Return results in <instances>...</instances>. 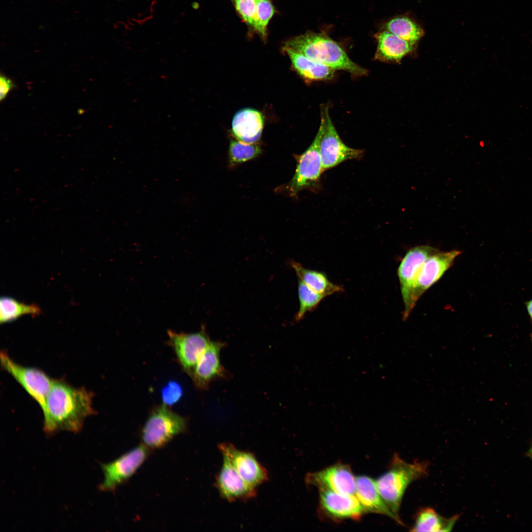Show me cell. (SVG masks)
<instances>
[{
    "label": "cell",
    "instance_id": "obj_1",
    "mask_svg": "<svg viewBox=\"0 0 532 532\" xmlns=\"http://www.w3.org/2000/svg\"><path fill=\"white\" fill-rule=\"evenodd\" d=\"M93 397L84 387L76 388L63 380L54 379L42 410L45 433L79 432L86 418L95 413Z\"/></svg>",
    "mask_w": 532,
    "mask_h": 532
},
{
    "label": "cell",
    "instance_id": "obj_2",
    "mask_svg": "<svg viewBox=\"0 0 532 532\" xmlns=\"http://www.w3.org/2000/svg\"><path fill=\"white\" fill-rule=\"evenodd\" d=\"M283 48H290L333 70H343L356 76L367 70L353 62L344 49L327 35L311 32L287 40Z\"/></svg>",
    "mask_w": 532,
    "mask_h": 532
},
{
    "label": "cell",
    "instance_id": "obj_3",
    "mask_svg": "<svg viewBox=\"0 0 532 532\" xmlns=\"http://www.w3.org/2000/svg\"><path fill=\"white\" fill-rule=\"evenodd\" d=\"M429 464L426 461L409 463L398 454L392 458L388 469L375 480L377 488L382 499L398 517L404 494L413 481L426 477Z\"/></svg>",
    "mask_w": 532,
    "mask_h": 532
},
{
    "label": "cell",
    "instance_id": "obj_4",
    "mask_svg": "<svg viewBox=\"0 0 532 532\" xmlns=\"http://www.w3.org/2000/svg\"><path fill=\"white\" fill-rule=\"evenodd\" d=\"M188 420L164 404L150 411L139 432L141 444L151 452L165 447L174 437L188 431Z\"/></svg>",
    "mask_w": 532,
    "mask_h": 532
},
{
    "label": "cell",
    "instance_id": "obj_5",
    "mask_svg": "<svg viewBox=\"0 0 532 532\" xmlns=\"http://www.w3.org/2000/svg\"><path fill=\"white\" fill-rule=\"evenodd\" d=\"M324 119L321 114L318 132L309 147L301 154L295 155L296 168L293 178L282 189L292 197H297L301 191L306 189L316 193L321 189V176L324 172L319 151L323 133Z\"/></svg>",
    "mask_w": 532,
    "mask_h": 532
},
{
    "label": "cell",
    "instance_id": "obj_6",
    "mask_svg": "<svg viewBox=\"0 0 532 532\" xmlns=\"http://www.w3.org/2000/svg\"><path fill=\"white\" fill-rule=\"evenodd\" d=\"M151 451L141 443L129 450L114 461L101 464L104 475L99 485L101 492H114L125 484L147 460Z\"/></svg>",
    "mask_w": 532,
    "mask_h": 532
},
{
    "label": "cell",
    "instance_id": "obj_7",
    "mask_svg": "<svg viewBox=\"0 0 532 532\" xmlns=\"http://www.w3.org/2000/svg\"><path fill=\"white\" fill-rule=\"evenodd\" d=\"M438 251L429 245H419L410 249L398 268L400 292L404 306L403 319H406L414 308V292L420 270L425 261Z\"/></svg>",
    "mask_w": 532,
    "mask_h": 532
},
{
    "label": "cell",
    "instance_id": "obj_8",
    "mask_svg": "<svg viewBox=\"0 0 532 532\" xmlns=\"http://www.w3.org/2000/svg\"><path fill=\"white\" fill-rule=\"evenodd\" d=\"M0 359L3 369L34 399L42 410L54 379L39 369L18 364L5 352H1Z\"/></svg>",
    "mask_w": 532,
    "mask_h": 532
},
{
    "label": "cell",
    "instance_id": "obj_9",
    "mask_svg": "<svg viewBox=\"0 0 532 532\" xmlns=\"http://www.w3.org/2000/svg\"><path fill=\"white\" fill-rule=\"evenodd\" d=\"M324 128L321 137L319 151L324 172L349 160H359L364 151L346 145L341 139L330 118L327 107L322 113Z\"/></svg>",
    "mask_w": 532,
    "mask_h": 532
},
{
    "label": "cell",
    "instance_id": "obj_10",
    "mask_svg": "<svg viewBox=\"0 0 532 532\" xmlns=\"http://www.w3.org/2000/svg\"><path fill=\"white\" fill-rule=\"evenodd\" d=\"M168 342L173 348L183 369L190 376L202 354L211 340L204 327L198 332H177L167 331Z\"/></svg>",
    "mask_w": 532,
    "mask_h": 532
},
{
    "label": "cell",
    "instance_id": "obj_11",
    "mask_svg": "<svg viewBox=\"0 0 532 532\" xmlns=\"http://www.w3.org/2000/svg\"><path fill=\"white\" fill-rule=\"evenodd\" d=\"M320 514L333 521L359 520L366 513L355 495L319 490Z\"/></svg>",
    "mask_w": 532,
    "mask_h": 532
},
{
    "label": "cell",
    "instance_id": "obj_12",
    "mask_svg": "<svg viewBox=\"0 0 532 532\" xmlns=\"http://www.w3.org/2000/svg\"><path fill=\"white\" fill-rule=\"evenodd\" d=\"M218 448L223 457L232 465L240 477L250 486H257L268 479L266 469L251 453L237 449L229 443H222Z\"/></svg>",
    "mask_w": 532,
    "mask_h": 532
},
{
    "label": "cell",
    "instance_id": "obj_13",
    "mask_svg": "<svg viewBox=\"0 0 532 532\" xmlns=\"http://www.w3.org/2000/svg\"><path fill=\"white\" fill-rule=\"evenodd\" d=\"M356 480L350 467L339 463L309 473L306 477L307 483L318 490H330L345 495H355Z\"/></svg>",
    "mask_w": 532,
    "mask_h": 532
},
{
    "label": "cell",
    "instance_id": "obj_14",
    "mask_svg": "<svg viewBox=\"0 0 532 532\" xmlns=\"http://www.w3.org/2000/svg\"><path fill=\"white\" fill-rule=\"evenodd\" d=\"M461 251L453 250L439 252L430 256L424 263L420 270L414 292L416 304L419 298L443 276L452 266Z\"/></svg>",
    "mask_w": 532,
    "mask_h": 532
},
{
    "label": "cell",
    "instance_id": "obj_15",
    "mask_svg": "<svg viewBox=\"0 0 532 532\" xmlns=\"http://www.w3.org/2000/svg\"><path fill=\"white\" fill-rule=\"evenodd\" d=\"M224 346L221 342L211 341L199 358L191 375L197 388L205 390L213 381L225 376L226 371L220 359Z\"/></svg>",
    "mask_w": 532,
    "mask_h": 532
},
{
    "label": "cell",
    "instance_id": "obj_16",
    "mask_svg": "<svg viewBox=\"0 0 532 532\" xmlns=\"http://www.w3.org/2000/svg\"><path fill=\"white\" fill-rule=\"evenodd\" d=\"M223 458V464L215 481L220 496L230 502L246 500L255 497L256 488L247 484L231 463L226 458Z\"/></svg>",
    "mask_w": 532,
    "mask_h": 532
},
{
    "label": "cell",
    "instance_id": "obj_17",
    "mask_svg": "<svg viewBox=\"0 0 532 532\" xmlns=\"http://www.w3.org/2000/svg\"><path fill=\"white\" fill-rule=\"evenodd\" d=\"M355 495L366 513L385 515L404 525L400 518L387 506L378 492L375 480L371 477L366 475L356 477Z\"/></svg>",
    "mask_w": 532,
    "mask_h": 532
},
{
    "label": "cell",
    "instance_id": "obj_18",
    "mask_svg": "<svg viewBox=\"0 0 532 532\" xmlns=\"http://www.w3.org/2000/svg\"><path fill=\"white\" fill-rule=\"evenodd\" d=\"M264 123V117L260 112L251 108H245L234 115L232 130L238 140L254 143L261 135Z\"/></svg>",
    "mask_w": 532,
    "mask_h": 532
},
{
    "label": "cell",
    "instance_id": "obj_19",
    "mask_svg": "<svg viewBox=\"0 0 532 532\" xmlns=\"http://www.w3.org/2000/svg\"><path fill=\"white\" fill-rule=\"evenodd\" d=\"M377 46L375 59L399 63L413 49L414 44L386 30L375 34Z\"/></svg>",
    "mask_w": 532,
    "mask_h": 532
},
{
    "label": "cell",
    "instance_id": "obj_20",
    "mask_svg": "<svg viewBox=\"0 0 532 532\" xmlns=\"http://www.w3.org/2000/svg\"><path fill=\"white\" fill-rule=\"evenodd\" d=\"M288 55L293 67L304 79L310 80L330 79L334 75L332 68L290 48H283Z\"/></svg>",
    "mask_w": 532,
    "mask_h": 532
},
{
    "label": "cell",
    "instance_id": "obj_21",
    "mask_svg": "<svg viewBox=\"0 0 532 532\" xmlns=\"http://www.w3.org/2000/svg\"><path fill=\"white\" fill-rule=\"evenodd\" d=\"M458 515L445 518L439 515L434 509L425 507L420 509L414 517L411 532H449L452 531L457 521Z\"/></svg>",
    "mask_w": 532,
    "mask_h": 532
},
{
    "label": "cell",
    "instance_id": "obj_22",
    "mask_svg": "<svg viewBox=\"0 0 532 532\" xmlns=\"http://www.w3.org/2000/svg\"><path fill=\"white\" fill-rule=\"evenodd\" d=\"M291 264L299 280L325 297L343 291L342 286L331 282L323 272L306 268L296 262Z\"/></svg>",
    "mask_w": 532,
    "mask_h": 532
},
{
    "label": "cell",
    "instance_id": "obj_23",
    "mask_svg": "<svg viewBox=\"0 0 532 532\" xmlns=\"http://www.w3.org/2000/svg\"><path fill=\"white\" fill-rule=\"evenodd\" d=\"M40 308L35 304H27L9 297H2L0 301V323L13 321L24 315H39Z\"/></svg>",
    "mask_w": 532,
    "mask_h": 532
},
{
    "label": "cell",
    "instance_id": "obj_24",
    "mask_svg": "<svg viewBox=\"0 0 532 532\" xmlns=\"http://www.w3.org/2000/svg\"><path fill=\"white\" fill-rule=\"evenodd\" d=\"M385 28L387 31L398 37L415 44L423 35V30L411 19L399 17L388 21Z\"/></svg>",
    "mask_w": 532,
    "mask_h": 532
},
{
    "label": "cell",
    "instance_id": "obj_25",
    "mask_svg": "<svg viewBox=\"0 0 532 532\" xmlns=\"http://www.w3.org/2000/svg\"><path fill=\"white\" fill-rule=\"evenodd\" d=\"M261 148L256 143H247L232 139L229 149V163L234 166L256 158L261 153Z\"/></svg>",
    "mask_w": 532,
    "mask_h": 532
},
{
    "label": "cell",
    "instance_id": "obj_26",
    "mask_svg": "<svg viewBox=\"0 0 532 532\" xmlns=\"http://www.w3.org/2000/svg\"><path fill=\"white\" fill-rule=\"evenodd\" d=\"M298 293L299 307L296 315V320L299 321L307 312L315 309L325 297L311 289L299 280Z\"/></svg>",
    "mask_w": 532,
    "mask_h": 532
},
{
    "label": "cell",
    "instance_id": "obj_27",
    "mask_svg": "<svg viewBox=\"0 0 532 532\" xmlns=\"http://www.w3.org/2000/svg\"><path fill=\"white\" fill-rule=\"evenodd\" d=\"M275 12L270 0H258L256 6V21L254 30L265 40L267 36V26Z\"/></svg>",
    "mask_w": 532,
    "mask_h": 532
},
{
    "label": "cell",
    "instance_id": "obj_28",
    "mask_svg": "<svg viewBox=\"0 0 532 532\" xmlns=\"http://www.w3.org/2000/svg\"><path fill=\"white\" fill-rule=\"evenodd\" d=\"M237 11L245 22L255 29L256 21L257 0H235Z\"/></svg>",
    "mask_w": 532,
    "mask_h": 532
},
{
    "label": "cell",
    "instance_id": "obj_29",
    "mask_svg": "<svg viewBox=\"0 0 532 532\" xmlns=\"http://www.w3.org/2000/svg\"><path fill=\"white\" fill-rule=\"evenodd\" d=\"M183 394L182 387L177 381L171 380L162 389L161 397L163 404L169 407L177 403Z\"/></svg>",
    "mask_w": 532,
    "mask_h": 532
},
{
    "label": "cell",
    "instance_id": "obj_30",
    "mask_svg": "<svg viewBox=\"0 0 532 532\" xmlns=\"http://www.w3.org/2000/svg\"><path fill=\"white\" fill-rule=\"evenodd\" d=\"M0 99L2 101L5 99L15 85L11 79L2 74L0 75Z\"/></svg>",
    "mask_w": 532,
    "mask_h": 532
},
{
    "label": "cell",
    "instance_id": "obj_31",
    "mask_svg": "<svg viewBox=\"0 0 532 532\" xmlns=\"http://www.w3.org/2000/svg\"><path fill=\"white\" fill-rule=\"evenodd\" d=\"M525 306L528 314L532 320V299L525 302Z\"/></svg>",
    "mask_w": 532,
    "mask_h": 532
},
{
    "label": "cell",
    "instance_id": "obj_32",
    "mask_svg": "<svg viewBox=\"0 0 532 532\" xmlns=\"http://www.w3.org/2000/svg\"><path fill=\"white\" fill-rule=\"evenodd\" d=\"M530 455H531V457H532V448H531V449L530 450Z\"/></svg>",
    "mask_w": 532,
    "mask_h": 532
},
{
    "label": "cell",
    "instance_id": "obj_33",
    "mask_svg": "<svg viewBox=\"0 0 532 532\" xmlns=\"http://www.w3.org/2000/svg\"><path fill=\"white\" fill-rule=\"evenodd\" d=\"M531 339H532V334H531Z\"/></svg>",
    "mask_w": 532,
    "mask_h": 532
},
{
    "label": "cell",
    "instance_id": "obj_34",
    "mask_svg": "<svg viewBox=\"0 0 532 532\" xmlns=\"http://www.w3.org/2000/svg\"><path fill=\"white\" fill-rule=\"evenodd\" d=\"M234 0V1L235 0Z\"/></svg>",
    "mask_w": 532,
    "mask_h": 532
},
{
    "label": "cell",
    "instance_id": "obj_35",
    "mask_svg": "<svg viewBox=\"0 0 532 532\" xmlns=\"http://www.w3.org/2000/svg\"></svg>",
    "mask_w": 532,
    "mask_h": 532
}]
</instances>
